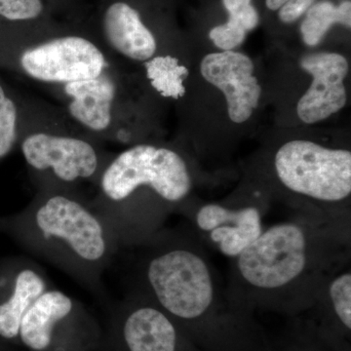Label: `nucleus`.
Listing matches in <instances>:
<instances>
[{
	"label": "nucleus",
	"instance_id": "1",
	"mask_svg": "<svg viewBox=\"0 0 351 351\" xmlns=\"http://www.w3.org/2000/svg\"><path fill=\"white\" fill-rule=\"evenodd\" d=\"M0 228L27 251L98 292L117 240L105 219L75 189H43Z\"/></svg>",
	"mask_w": 351,
	"mask_h": 351
},
{
	"label": "nucleus",
	"instance_id": "2",
	"mask_svg": "<svg viewBox=\"0 0 351 351\" xmlns=\"http://www.w3.org/2000/svg\"><path fill=\"white\" fill-rule=\"evenodd\" d=\"M113 64L87 19L0 25V66L58 87L96 77Z\"/></svg>",
	"mask_w": 351,
	"mask_h": 351
},
{
	"label": "nucleus",
	"instance_id": "3",
	"mask_svg": "<svg viewBox=\"0 0 351 351\" xmlns=\"http://www.w3.org/2000/svg\"><path fill=\"white\" fill-rule=\"evenodd\" d=\"M97 184L99 195L93 205L112 230L142 191L163 202L178 203L191 193L193 180L179 152L142 143L110 157Z\"/></svg>",
	"mask_w": 351,
	"mask_h": 351
},
{
	"label": "nucleus",
	"instance_id": "4",
	"mask_svg": "<svg viewBox=\"0 0 351 351\" xmlns=\"http://www.w3.org/2000/svg\"><path fill=\"white\" fill-rule=\"evenodd\" d=\"M19 144L38 191L75 189L80 182H97L110 157L82 129L62 125L43 112L36 113Z\"/></svg>",
	"mask_w": 351,
	"mask_h": 351
},
{
	"label": "nucleus",
	"instance_id": "5",
	"mask_svg": "<svg viewBox=\"0 0 351 351\" xmlns=\"http://www.w3.org/2000/svg\"><path fill=\"white\" fill-rule=\"evenodd\" d=\"M163 5V0H97L89 20L108 54L143 64L159 52L170 27Z\"/></svg>",
	"mask_w": 351,
	"mask_h": 351
},
{
	"label": "nucleus",
	"instance_id": "6",
	"mask_svg": "<svg viewBox=\"0 0 351 351\" xmlns=\"http://www.w3.org/2000/svg\"><path fill=\"white\" fill-rule=\"evenodd\" d=\"M145 280L159 307L181 319L199 317L213 302L214 284L207 263L186 249L154 254L145 265Z\"/></svg>",
	"mask_w": 351,
	"mask_h": 351
},
{
	"label": "nucleus",
	"instance_id": "7",
	"mask_svg": "<svg viewBox=\"0 0 351 351\" xmlns=\"http://www.w3.org/2000/svg\"><path fill=\"white\" fill-rule=\"evenodd\" d=\"M279 181L289 191L324 202H339L351 193V152L308 140L281 145L274 157Z\"/></svg>",
	"mask_w": 351,
	"mask_h": 351
},
{
	"label": "nucleus",
	"instance_id": "8",
	"mask_svg": "<svg viewBox=\"0 0 351 351\" xmlns=\"http://www.w3.org/2000/svg\"><path fill=\"white\" fill-rule=\"evenodd\" d=\"M121 84L113 64L100 75L54 87L66 115L95 140L127 142L130 138L121 101Z\"/></svg>",
	"mask_w": 351,
	"mask_h": 351
},
{
	"label": "nucleus",
	"instance_id": "9",
	"mask_svg": "<svg viewBox=\"0 0 351 351\" xmlns=\"http://www.w3.org/2000/svg\"><path fill=\"white\" fill-rule=\"evenodd\" d=\"M237 258L240 276L249 285L265 290L282 288L306 269V233L295 223L271 226Z\"/></svg>",
	"mask_w": 351,
	"mask_h": 351
},
{
	"label": "nucleus",
	"instance_id": "10",
	"mask_svg": "<svg viewBox=\"0 0 351 351\" xmlns=\"http://www.w3.org/2000/svg\"><path fill=\"white\" fill-rule=\"evenodd\" d=\"M204 80L225 96L228 114L233 123L248 121L257 110L262 87L250 57L234 50L210 53L200 63Z\"/></svg>",
	"mask_w": 351,
	"mask_h": 351
},
{
	"label": "nucleus",
	"instance_id": "11",
	"mask_svg": "<svg viewBox=\"0 0 351 351\" xmlns=\"http://www.w3.org/2000/svg\"><path fill=\"white\" fill-rule=\"evenodd\" d=\"M300 66L313 77L297 104L299 119L306 124L318 123L341 112L348 103L345 80L350 71L348 60L336 52H314L300 59Z\"/></svg>",
	"mask_w": 351,
	"mask_h": 351
},
{
	"label": "nucleus",
	"instance_id": "12",
	"mask_svg": "<svg viewBox=\"0 0 351 351\" xmlns=\"http://www.w3.org/2000/svg\"><path fill=\"white\" fill-rule=\"evenodd\" d=\"M49 289L38 263L25 258L0 261V338L18 339L21 321L32 302Z\"/></svg>",
	"mask_w": 351,
	"mask_h": 351
},
{
	"label": "nucleus",
	"instance_id": "13",
	"mask_svg": "<svg viewBox=\"0 0 351 351\" xmlns=\"http://www.w3.org/2000/svg\"><path fill=\"white\" fill-rule=\"evenodd\" d=\"M196 223L226 257H239L263 233L262 217L255 207L230 210L207 204L196 214Z\"/></svg>",
	"mask_w": 351,
	"mask_h": 351
},
{
	"label": "nucleus",
	"instance_id": "14",
	"mask_svg": "<svg viewBox=\"0 0 351 351\" xmlns=\"http://www.w3.org/2000/svg\"><path fill=\"white\" fill-rule=\"evenodd\" d=\"M119 322L120 338L127 351H176L175 326L160 307L128 306Z\"/></svg>",
	"mask_w": 351,
	"mask_h": 351
},
{
	"label": "nucleus",
	"instance_id": "15",
	"mask_svg": "<svg viewBox=\"0 0 351 351\" xmlns=\"http://www.w3.org/2000/svg\"><path fill=\"white\" fill-rule=\"evenodd\" d=\"M78 304L73 298L62 291L47 289L25 311L18 339L29 350H49L55 325L73 313Z\"/></svg>",
	"mask_w": 351,
	"mask_h": 351
},
{
	"label": "nucleus",
	"instance_id": "16",
	"mask_svg": "<svg viewBox=\"0 0 351 351\" xmlns=\"http://www.w3.org/2000/svg\"><path fill=\"white\" fill-rule=\"evenodd\" d=\"M86 19L82 0H0V25H32L53 19Z\"/></svg>",
	"mask_w": 351,
	"mask_h": 351
},
{
	"label": "nucleus",
	"instance_id": "17",
	"mask_svg": "<svg viewBox=\"0 0 351 351\" xmlns=\"http://www.w3.org/2000/svg\"><path fill=\"white\" fill-rule=\"evenodd\" d=\"M228 19L210 29L209 39L221 51L234 50L246 39L247 32L260 25V13L253 0H221Z\"/></svg>",
	"mask_w": 351,
	"mask_h": 351
},
{
	"label": "nucleus",
	"instance_id": "18",
	"mask_svg": "<svg viewBox=\"0 0 351 351\" xmlns=\"http://www.w3.org/2000/svg\"><path fill=\"white\" fill-rule=\"evenodd\" d=\"M145 80L152 91L167 100H181L186 93L189 69L171 53H157L142 64Z\"/></svg>",
	"mask_w": 351,
	"mask_h": 351
},
{
	"label": "nucleus",
	"instance_id": "19",
	"mask_svg": "<svg viewBox=\"0 0 351 351\" xmlns=\"http://www.w3.org/2000/svg\"><path fill=\"white\" fill-rule=\"evenodd\" d=\"M302 17L300 25L302 41L309 47H315L332 25L350 29L351 0H343L338 4L332 0H316Z\"/></svg>",
	"mask_w": 351,
	"mask_h": 351
},
{
	"label": "nucleus",
	"instance_id": "20",
	"mask_svg": "<svg viewBox=\"0 0 351 351\" xmlns=\"http://www.w3.org/2000/svg\"><path fill=\"white\" fill-rule=\"evenodd\" d=\"M36 114H29L15 94L0 80V161L19 144Z\"/></svg>",
	"mask_w": 351,
	"mask_h": 351
},
{
	"label": "nucleus",
	"instance_id": "21",
	"mask_svg": "<svg viewBox=\"0 0 351 351\" xmlns=\"http://www.w3.org/2000/svg\"><path fill=\"white\" fill-rule=\"evenodd\" d=\"M335 311L348 329L351 328V274H341L332 281L329 289Z\"/></svg>",
	"mask_w": 351,
	"mask_h": 351
},
{
	"label": "nucleus",
	"instance_id": "22",
	"mask_svg": "<svg viewBox=\"0 0 351 351\" xmlns=\"http://www.w3.org/2000/svg\"><path fill=\"white\" fill-rule=\"evenodd\" d=\"M316 0H265L270 11H278V18L283 24L290 25L301 19Z\"/></svg>",
	"mask_w": 351,
	"mask_h": 351
}]
</instances>
